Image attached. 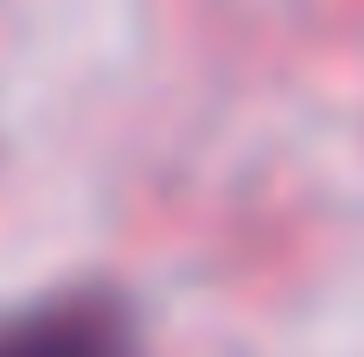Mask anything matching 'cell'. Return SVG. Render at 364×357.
Segmentation results:
<instances>
[{
	"instance_id": "cell-1",
	"label": "cell",
	"mask_w": 364,
	"mask_h": 357,
	"mask_svg": "<svg viewBox=\"0 0 364 357\" xmlns=\"http://www.w3.org/2000/svg\"><path fill=\"white\" fill-rule=\"evenodd\" d=\"M0 357H134V326L109 294H58L0 319Z\"/></svg>"
}]
</instances>
